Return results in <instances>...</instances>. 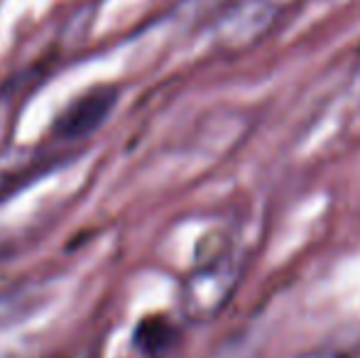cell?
Here are the masks:
<instances>
[{"label":"cell","instance_id":"6da1fadb","mask_svg":"<svg viewBox=\"0 0 360 358\" xmlns=\"http://www.w3.org/2000/svg\"><path fill=\"white\" fill-rule=\"evenodd\" d=\"M240 282V263L236 253L223 250L191 270L181 285V309L191 321H209L228 305Z\"/></svg>","mask_w":360,"mask_h":358},{"label":"cell","instance_id":"7a4b0ae2","mask_svg":"<svg viewBox=\"0 0 360 358\" xmlns=\"http://www.w3.org/2000/svg\"><path fill=\"white\" fill-rule=\"evenodd\" d=\"M115 103H118V87L101 84V87L86 89L81 96L69 101L62 108V113L54 118L52 135L57 140L89 138L108 120Z\"/></svg>","mask_w":360,"mask_h":358},{"label":"cell","instance_id":"3957f363","mask_svg":"<svg viewBox=\"0 0 360 358\" xmlns=\"http://www.w3.org/2000/svg\"><path fill=\"white\" fill-rule=\"evenodd\" d=\"M34 300H37V287H13L0 292V326L27 314Z\"/></svg>","mask_w":360,"mask_h":358},{"label":"cell","instance_id":"277c9868","mask_svg":"<svg viewBox=\"0 0 360 358\" xmlns=\"http://www.w3.org/2000/svg\"><path fill=\"white\" fill-rule=\"evenodd\" d=\"M299 358H348L343 351H333V349H321V351H311V354H304Z\"/></svg>","mask_w":360,"mask_h":358}]
</instances>
